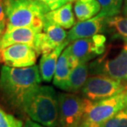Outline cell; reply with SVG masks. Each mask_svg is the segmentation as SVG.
<instances>
[{"instance_id":"25","label":"cell","mask_w":127,"mask_h":127,"mask_svg":"<svg viewBox=\"0 0 127 127\" xmlns=\"http://www.w3.org/2000/svg\"><path fill=\"white\" fill-rule=\"evenodd\" d=\"M77 127H90V126L88 125L87 123H85L84 121H83V123L80 124V125L78 126H77Z\"/></svg>"},{"instance_id":"17","label":"cell","mask_w":127,"mask_h":127,"mask_svg":"<svg viewBox=\"0 0 127 127\" xmlns=\"http://www.w3.org/2000/svg\"><path fill=\"white\" fill-rule=\"evenodd\" d=\"M74 14L78 22L95 17L100 12L101 7L97 0H74Z\"/></svg>"},{"instance_id":"1","label":"cell","mask_w":127,"mask_h":127,"mask_svg":"<svg viewBox=\"0 0 127 127\" xmlns=\"http://www.w3.org/2000/svg\"><path fill=\"white\" fill-rule=\"evenodd\" d=\"M41 81L39 67L35 64L25 68L3 65L0 73V98L12 110L22 111L27 96Z\"/></svg>"},{"instance_id":"28","label":"cell","mask_w":127,"mask_h":127,"mask_svg":"<svg viewBox=\"0 0 127 127\" xmlns=\"http://www.w3.org/2000/svg\"><path fill=\"white\" fill-rule=\"evenodd\" d=\"M2 60V59H1V54H0V61Z\"/></svg>"},{"instance_id":"22","label":"cell","mask_w":127,"mask_h":127,"mask_svg":"<svg viewBox=\"0 0 127 127\" xmlns=\"http://www.w3.org/2000/svg\"><path fill=\"white\" fill-rule=\"evenodd\" d=\"M39 4L44 9L45 13L55 9L59 8L60 7L63 6L69 2H74V0H32Z\"/></svg>"},{"instance_id":"9","label":"cell","mask_w":127,"mask_h":127,"mask_svg":"<svg viewBox=\"0 0 127 127\" xmlns=\"http://www.w3.org/2000/svg\"><path fill=\"white\" fill-rule=\"evenodd\" d=\"M1 59L5 65L25 68L35 65L38 54L34 48L25 44H14L0 50Z\"/></svg>"},{"instance_id":"2","label":"cell","mask_w":127,"mask_h":127,"mask_svg":"<svg viewBox=\"0 0 127 127\" xmlns=\"http://www.w3.org/2000/svg\"><path fill=\"white\" fill-rule=\"evenodd\" d=\"M90 75H104L127 88V38L110 35L104 52L88 63Z\"/></svg>"},{"instance_id":"26","label":"cell","mask_w":127,"mask_h":127,"mask_svg":"<svg viewBox=\"0 0 127 127\" xmlns=\"http://www.w3.org/2000/svg\"><path fill=\"white\" fill-rule=\"evenodd\" d=\"M123 11H124V14H125V16L127 17V3L124 4V9H123Z\"/></svg>"},{"instance_id":"5","label":"cell","mask_w":127,"mask_h":127,"mask_svg":"<svg viewBox=\"0 0 127 127\" xmlns=\"http://www.w3.org/2000/svg\"><path fill=\"white\" fill-rule=\"evenodd\" d=\"M127 107V89L102 100H88L83 121L90 127L98 126L111 117L118 111Z\"/></svg>"},{"instance_id":"4","label":"cell","mask_w":127,"mask_h":127,"mask_svg":"<svg viewBox=\"0 0 127 127\" xmlns=\"http://www.w3.org/2000/svg\"><path fill=\"white\" fill-rule=\"evenodd\" d=\"M7 13L6 29L31 27L41 32L45 24L44 9L32 0H4Z\"/></svg>"},{"instance_id":"13","label":"cell","mask_w":127,"mask_h":127,"mask_svg":"<svg viewBox=\"0 0 127 127\" xmlns=\"http://www.w3.org/2000/svg\"><path fill=\"white\" fill-rule=\"evenodd\" d=\"M68 44L69 43L66 40L52 51L42 54L39 64V71L42 81L45 83H50L52 81L60 55Z\"/></svg>"},{"instance_id":"20","label":"cell","mask_w":127,"mask_h":127,"mask_svg":"<svg viewBox=\"0 0 127 127\" xmlns=\"http://www.w3.org/2000/svg\"><path fill=\"white\" fill-rule=\"evenodd\" d=\"M98 127H127V107L118 111Z\"/></svg>"},{"instance_id":"23","label":"cell","mask_w":127,"mask_h":127,"mask_svg":"<svg viewBox=\"0 0 127 127\" xmlns=\"http://www.w3.org/2000/svg\"><path fill=\"white\" fill-rule=\"evenodd\" d=\"M7 27V13L4 0H0V36L3 34Z\"/></svg>"},{"instance_id":"24","label":"cell","mask_w":127,"mask_h":127,"mask_svg":"<svg viewBox=\"0 0 127 127\" xmlns=\"http://www.w3.org/2000/svg\"><path fill=\"white\" fill-rule=\"evenodd\" d=\"M23 127H46V126H43L41 124L36 122V121H34L31 118L28 117L25 121V123L23 124Z\"/></svg>"},{"instance_id":"27","label":"cell","mask_w":127,"mask_h":127,"mask_svg":"<svg viewBox=\"0 0 127 127\" xmlns=\"http://www.w3.org/2000/svg\"><path fill=\"white\" fill-rule=\"evenodd\" d=\"M127 3V0H124V4Z\"/></svg>"},{"instance_id":"16","label":"cell","mask_w":127,"mask_h":127,"mask_svg":"<svg viewBox=\"0 0 127 127\" xmlns=\"http://www.w3.org/2000/svg\"><path fill=\"white\" fill-rule=\"evenodd\" d=\"M89 75L88 63L80 64L77 65L71 71L65 91L73 93L81 92Z\"/></svg>"},{"instance_id":"14","label":"cell","mask_w":127,"mask_h":127,"mask_svg":"<svg viewBox=\"0 0 127 127\" xmlns=\"http://www.w3.org/2000/svg\"><path fill=\"white\" fill-rule=\"evenodd\" d=\"M45 22L55 24L64 29L72 28L76 23V17L73 11V2L47 12L45 15Z\"/></svg>"},{"instance_id":"11","label":"cell","mask_w":127,"mask_h":127,"mask_svg":"<svg viewBox=\"0 0 127 127\" xmlns=\"http://www.w3.org/2000/svg\"><path fill=\"white\" fill-rule=\"evenodd\" d=\"M106 18L100 14L85 21L78 22L68 31L66 40L68 43L83 38L92 37L106 32Z\"/></svg>"},{"instance_id":"15","label":"cell","mask_w":127,"mask_h":127,"mask_svg":"<svg viewBox=\"0 0 127 127\" xmlns=\"http://www.w3.org/2000/svg\"><path fill=\"white\" fill-rule=\"evenodd\" d=\"M72 69L73 68L70 64L68 51L65 48L61 53V55H60L59 60H58L54 78H53L54 85L60 88V89L65 91L66 85H67L68 78H69Z\"/></svg>"},{"instance_id":"7","label":"cell","mask_w":127,"mask_h":127,"mask_svg":"<svg viewBox=\"0 0 127 127\" xmlns=\"http://www.w3.org/2000/svg\"><path fill=\"white\" fill-rule=\"evenodd\" d=\"M88 99L73 93H58L59 121L57 127H77L84 119Z\"/></svg>"},{"instance_id":"19","label":"cell","mask_w":127,"mask_h":127,"mask_svg":"<svg viewBox=\"0 0 127 127\" xmlns=\"http://www.w3.org/2000/svg\"><path fill=\"white\" fill-rule=\"evenodd\" d=\"M97 2L101 7L98 14L105 17L119 15L124 3V0H97Z\"/></svg>"},{"instance_id":"3","label":"cell","mask_w":127,"mask_h":127,"mask_svg":"<svg viewBox=\"0 0 127 127\" xmlns=\"http://www.w3.org/2000/svg\"><path fill=\"white\" fill-rule=\"evenodd\" d=\"M22 111L32 120L43 126L57 127L59 121L58 94L50 86H38L27 96Z\"/></svg>"},{"instance_id":"12","label":"cell","mask_w":127,"mask_h":127,"mask_svg":"<svg viewBox=\"0 0 127 127\" xmlns=\"http://www.w3.org/2000/svg\"><path fill=\"white\" fill-rule=\"evenodd\" d=\"M39 33L31 27H15L6 29L0 36V50L14 44H25L35 49L36 35Z\"/></svg>"},{"instance_id":"10","label":"cell","mask_w":127,"mask_h":127,"mask_svg":"<svg viewBox=\"0 0 127 127\" xmlns=\"http://www.w3.org/2000/svg\"><path fill=\"white\" fill-rule=\"evenodd\" d=\"M67 34L63 27L45 22L42 32L38 33L35 40V50L38 55L49 53L62 45L66 41Z\"/></svg>"},{"instance_id":"8","label":"cell","mask_w":127,"mask_h":127,"mask_svg":"<svg viewBox=\"0 0 127 127\" xmlns=\"http://www.w3.org/2000/svg\"><path fill=\"white\" fill-rule=\"evenodd\" d=\"M127 89L117 80L104 75H89L81 90L83 97L92 101L110 97Z\"/></svg>"},{"instance_id":"18","label":"cell","mask_w":127,"mask_h":127,"mask_svg":"<svg viewBox=\"0 0 127 127\" xmlns=\"http://www.w3.org/2000/svg\"><path fill=\"white\" fill-rule=\"evenodd\" d=\"M112 35H117L127 38V17L121 15L106 17V32Z\"/></svg>"},{"instance_id":"6","label":"cell","mask_w":127,"mask_h":127,"mask_svg":"<svg viewBox=\"0 0 127 127\" xmlns=\"http://www.w3.org/2000/svg\"><path fill=\"white\" fill-rule=\"evenodd\" d=\"M107 38L104 34H96L92 37L83 38L69 43L66 50L69 57L70 64L73 68L80 64L89 63L106 49Z\"/></svg>"},{"instance_id":"21","label":"cell","mask_w":127,"mask_h":127,"mask_svg":"<svg viewBox=\"0 0 127 127\" xmlns=\"http://www.w3.org/2000/svg\"><path fill=\"white\" fill-rule=\"evenodd\" d=\"M0 127H23V122L0 106Z\"/></svg>"}]
</instances>
